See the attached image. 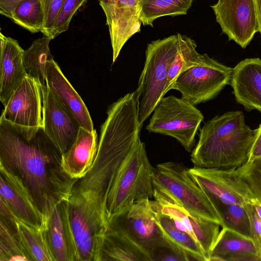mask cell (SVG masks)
<instances>
[{
  "mask_svg": "<svg viewBox=\"0 0 261 261\" xmlns=\"http://www.w3.org/2000/svg\"><path fill=\"white\" fill-rule=\"evenodd\" d=\"M189 173L217 203L242 206L256 196L240 173L239 168H206L194 166Z\"/></svg>",
  "mask_w": 261,
  "mask_h": 261,
  "instance_id": "12",
  "label": "cell"
},
{
  "mask_svg": "<svg viewBox=\"0 0 261 261\" xmlns=\"http://www.w3.org/2000/svg\"><path fill=\"white\" fill-rule=\"evenodd\" d=\"M0 39V100L5 107L27 74L23 62L24 50L18 41L2 32Z\"/></svg>",
  "mask_w": 261,
  "mask_h": 261,
  "instance_id": "18",
  "label": "cell"
},
{
  "mask_svg": "<svg viewBox=\"0 0 261 261\" xmlns=\"http://www.w3.org/2000/svg\"><path fill=\"white\" fill-rule=\"evenodd\" d=\"M250 224V238L254 242L261 258V220L251 203L245 205Z\"/></svg>",
  "mask_w": 261,
  "mask_h": 261,
  "instance_id": "36",
  "label": "cell"
},
{
  "mask_svg": "<svg viewBox=\"0 0 261 261\" xmlns=\"http://www.w3.org/2000/svg\"><path fill=\"white\" fill-rule=\"evenodd\" d=\"M10 19L32 33H42L44 25L42 0H24L13 10Z\"/></svg>",
  "mask_w": 261,
  "mask_h": 261,
  "instance_id": "31",
  "label": "cell"
},
{
  "mask_svg": "<svg viewBox=\"0 0 261 261\" xmlns=\"http://www.w3.org/2000/svg\"><path fill=\"white\" fill-rule=\"evenodd\" d=\"M146 129L176 139L188 151H192L195 136L204 117L188 100L173 95L163 97L155 106Z\"/></svg>",
  "mask_w": 261,
  "mask_h": 261,
  "instance_id": "8",
  "label": "cell"
},
{
  "mask_svg": "<svg viewBox=\"0 0 261 261\" xmlns=\"http://www.w3.org/2000/svg\"><path fill=\"white\" fill-rule=\"evenodd\" d=\"M152 261L149 254L115 221L110 223L103 239L101 261Z\"/></svg>",
  "mask_w": 261,
  "mask_h": 261,
  "instance_id": "22",
  "label": "cell"
},
{
  "mask_svg": "<svg viewBox=\"0 0 261 261\" xmlns=\"http://www.w3.org/2000/svg\"><path fill=\"white\" fill-rule=\"evenodd\" d=\"M153 198H161L182 207L191 214L225 227L217 202L193 179L181 163H160L153 169Z\"/></svg>",
  "mask_w": 261,
  "mask_h": 261,
  "instance_id": "4",
  "label": "cell"
},
{
  "mask_svg": "<svg viewBox=\"0 0 261 261\" xmlns=\"http://www.w3.org/2000/svg\"><path fill=\"white\" fill-rule=\"evenodd\" d=\"M87 1L65 0L53 30L52 39L68 30L74 14Z\"/></svg>",
  "mask_w": 261,
  "mask_h": 261,
  "instance_id": "34",
  "label": "cell"
},
{
  "mask_svg": "<svg viewBox=\"0 0 261 261\" xmlns=\"http://www.w3.org/2000/svg\"><path fill=\"white\" fill-rule=\"evenodd\" d=\"M0 200L13 216L36 228H43L44 216L17 175L0 164Z\"/></svg>",
  "mask_w": 261,
  "mask_h": 261,
  "instance_id": "14",
  "label": "cell"
},
{
  "mask_svg": "<svg viewBox=\"0 0 261 261\" xmlns=\"http://www.w3.org/2000/svg\"><path fill=\"white\" fill-rule=\"evenodd\" d=\"M211 7L222 32L246 48L258 32L255 0H218Z\"/></svg>",
  "mask_w": 261,
  "mask_h": 261,
  "instance_id": "13",
  "label": "cell"
},
{
  "mask_svg": "<svg viewBox=\"0 0 261 261\" xmlns=\"http://www.w3.org/2000/svg\"><path fill=\"white\" fill-rule=\"evenodd\" d=\"M243 254L259 256L253 240L227 227L222 228L211 255L220 256L226 261L228 256Z\"/></svg>",
  "mask_w": 261,
  "mask_h": 261,
  "instance_id": "28",
  "label": "cell"
},
{
  "mask_svg": "<svg viewBox=\"0 0 261 261\" xmlns=\"http://www.w3.org/2000/svg\"><path fill=\"white\" fill-rule=\"evenodd\" d=\"M156 208V221L163 234L185 260L207 261L203 251L188 233L178 229L173 220Z\"/></svg>",
  "mask_w": 261,
  "mask_h": 261,
  "instance_id": "24",
  "label": "cell"
},
{
  "mask_svg": "<svg viewBox=\"0 0 261 261\" xmlns=\"http://www.w3.org/2000/svg\"><path fill=\"white\" fill-rule=\"evenodd\" d=\"M153 199L162 214L181 222L185 227V232L200 246L207 261H209L219 235L220 225L213 221L193 215L182 207L163 198Z\"/></svg>",
  "mask_w": 261,
  "mask_h": 261,
  "instance_id": "16",
  "label": "cell"
},
{
  "mask_svg": "<svg viewBox=\"0 0 261 261\" xmlns=\"http://www.w3.org/2000/svg\"><path fill=\"white\" fill-rule=\"evenodd\" d=\"M43 89L34 79L25 76L2 111L5 122L27 139L43 128Z\"/></svg>",
  "mask_w": 261,
  "mask_h": 261,
  "instance_id": "10",
  "label": "cell"
},
{
  "mask_svg": "<svg viewBox=\"0 0 261 261\" xmlns=\"http://www.w3.org/2000/svg\"><path fill=\"white\" fill-rule=\"evenodd\" d=\"M140 0H116L112 13L107 19L114 63L126 42L140 31Z\"/></svg>",
  "mask_w": 261,
  "mask_h": 261,
  "instance_id": "19",
  "label": "cell"
},
{
  "mask_svg": "<svg viewBox=\"0 0 261 261\" xmlns=\"http://www.w3.org/2000/svg\"><path fill=\"white\" fill-rule=\"evenodd\" d=\"M24 0H0V13L10 19L15 7Z\"/></svg>",
  "mask_w": 261,
  "mask_h": 261,
  "instance_id": "39",
  "label": "cell"
},
{
  "mask_svg": "<svg viewBox=\"0 0 261 261\" xmlns=\"http://www.w3.org/2000/svg\"><path fill=\"white\" fill-rule=\"evenodd\" d=\"M237 101L250 111L261 113V59L247 58L232 69L230 84Z\"/></svg>",
  "mask_w": 261,
  "mask_h": 261,
  "instance_id": "17",
  "label": "cell"
},
{
  "mask_svg": "<svg viewBox=\"0 0 261 261\" xmlns=\"http://www.w3.org/2000/svg\"><path fill=\"white\" fill-rule=\"evenodd\" d=\"M60 201L50 199L42 211L45 219L44 233L54 260L69 261Z\"/></svg>",
  "mask_w": 261,
  "mask_h": 261,
  "instance_id": "23",
  "label": "cell"
},
{
  "mask_svg": "<svg viewBox=\"0 0 261 261\" xmlns=\"http://www.w3.org/2000/svg\"><path fill=\"white\" fill-rule=\"evenodd\" d=\"M152 260H185L184 258L172 249L169 248H161L154 254Z\"/></svg>",
  "mask_w": 261,
  "mask_h": 261,
  "instance_id": "38",
  "label": "cell"
},
{
  "mask_svg": "<svg viewBox=\"0 0 261 261\" xmlns=\"http://www.w3.org/2000/svg\"><path fill=\"white\" fill-rule=\"evenodd\" d=\"M193 0H140V19L143 25L153 27L157 18L185 15Z\"/></svg>",
  "mask_w": 261,
  "mask_h": 261,
  "instance_id": "27",
  "label": "cell"
},
{
  "mask_svg": "<svg viewBox=\"0 0 261 261\" xmlns=\"http://www.w3.org/2000/svg\"><path fill=\"white\" fill-rule=\"evenodd\" d=\"M245 181L256 198L261 201V158L239 167Z\"/></svg>",
  "mask_w": 261,
  "mask_h": 261,
  "instance_id": "33",
  "label": "cell"
},
{
  "mask_svg": "<svg viewBox=\"0 0 261 261\" xmlns=\"http://www.w3.org/2000/svg\"><path fill=\"white\" fill-rule=\"evenodd\" d=\"M112 221L122 226L149 254L152 261L154 254L161 248H169L176 252L157 222L154 200L146 198L135 202Z\"/></svg>",
  "mask_w": 261,
  "mask_h": 261,
  "instance_id": "11",
  "label": "cell"
},
{
  "mask_svg": "<svg viewBox=\"0 0 261 261\" xmlns=\"http://www.w3.org/2000/svg\"><path fill=\"white\" fill-rule=\"evenodd\" d=\"M69 261H101L107 229L101 220L80 196L72 194L60 201Z\"/></svg>",
  "mask_w": 261,
  "mask_h": 261,
  "instance_id": "5",
  "label": "cell"
},
{
  "mask_svg": "<svg viewBox=\"0 0 261 261\" xmlns=\"http://www.w3.org/2000/svg\"><path fill=\"white\" fill-rule=\"evenodd\" d=\"M51 39L47 37L34 41L29 48L24 50L23 62L27 76L39 82L43 89L46 86V65L54 59L49 44Z\"/></svg>",
  "mask_w": 261,
  "mask_h": 261,
  "instance_id": "26",
  "label": "cell"
},
{
  "mask_svg": "<svg viewBox=\"0 0 261 261\" xmlns=\"http://www.w3.org/2000/svg\"><path fill=\"white\" fill-rule=\"evenodd\" d=\"M218 204L225 224V227L250 238V220L244 206L235 204Z\"/></svg>",
  "mask_w": 261,
  "mask_h": 261,
  "instance_id": "32",
  "label": "cell"
},
{
  "mask_svg": "<svg viewBox=\"0 0 261 261\" xmlns=\"http://www.w3.org/2000/svg\"><path fill=\"white\" fill-rule=\"evenodd\" d=\"M254 130V138L248 152V160L246 162H250L261 158V124Z\"/></svg>",
  "mask_w": 261,
  "mask_h": 261,
  "instance_id": "37",
  "label": "cell"
},
{
  "mask_svg": "<svg viewBox=\"0 0 261 261\" xmlns=\"http://www.w3.org/2000/svg\"><path fill=\"white\" fill-rule=\"evenodd\" d=\"M14 226L29 260L54 261L46 242L44 227L31 226L13 216Z\"/></svg>",
  "mask_w": 261,
  "mask_h": 261,
  "instance_id": "25",
  "label": "cell"
},
{
  "mask_svg": "<svg viewBox=\"0 0 261 261\" xmlns=\"http://www.w3.org/2000/svg\"><path fill=\"white\" fill-rule=\"evenodd\" d=\"M258 32L261 34V0H255Z\"/></svg>",
  "mask_w": 261,
  "mask_h": 261,
  "instance_id": "41",
  "label": "cell"
},
{
  "mask_svg": "<svg viewBox=\"0 0 261 261\" xmlns=\"http://www.w3.org/2000/svg\"><path fill=\"white\" fill-rule=\"evenodd\" d=\"M180 35L177 33L147 45L144 68L135 91L141 126L165 95L169 69L178 52Z\"/></svg>",
  "mask_w": 261,
  "mask_h": 261,
  "instance_id": "7",
  "label": "cell"
},
{
  "mask_svg": "<svg viewBox=\"0 0 261 261\" xmlns=\"http://www.w3.org/2000/svg\"><path fill=\"white\" fill-rule=\"evenodd\" d=\"M242 111H231L207 121L191 154L194 166L206 168L238 167L248 160L254 135Z\"/></svg>",
  "mask_w": 261,
  "mask_h": 261,
  "instance_id": "2",
  "label": "cell"
},
{
  "mask_svg": "<svg viewBox=\"0 0 261 261\" xmlns=\"http://www.w3.org/2000/svg\"><path fill=\"white\" fill-rule=\"evenodd\" d=\"M154 167L140 140L120 165L108 194L106 211L109 223L135 202L153 198Z\"/></svg>",
  "mask_w": 261,
  "mask_h": 261,
  "instance_id": "6",
  "label": "cell"
},
{
  "mask_svg": "<svg viewBox=\"0 0 261 261\" xmlns=\"http://www.w3.org/2000/svg\"><path fill=\"white\" fill-rule=\"evenodd\" d=\"M197 45L191 38L180 35V44L176 57L170 66L165 94L177 76L182 71L199 64L202 60L203 54L196 51Z\"/></svg>",
  "mask_w": 261,
  "mask_h": 261,
  "instance_id": "30",
  "label": "cell"
},
{
  "mask_svg": "<svg viewBox=\"0 0 261 261\" xmlns=\"http://www.w3.org/2000/svg\"><path fill=\"white\" fill-rule=\"evenodd\" d=\"M61 155L43 128L27 139L0 122V164L22 180L42 212L51 199H69L78 181L62 169Z\"/></svg>",
  "mask_w": 261,
  "mask_h": 261,
  "instance_id": "1",
  "label": "cell"
},
{
  "mask_svg": "<svg viewBox=\"0 0 261 261\" xmlns=\"http://www.w3.org/2000/svg\"><path fill=\"white\" fill-rule=\"evenodd\" d=\"M133 138L119 132L100 135L98 148L88 173L74 184L72 193L81 197L109 228L106 205L117 170L137 144Z\"/></svg>",
  "mask_w": 261,
  "mask_h": 261,
  "instance_id": "3",
  "label": "cell"
},
{
  "mask_svg": "<svg viewBox=\"0 0 261 261\" xmlns=\"http://www.w3.org/2000/svg\"><path fill=\"white\" fill-rule=\"evenodd\" d=\"M80 127L71 113L46 85L43 89V129L61 154L72 144Z\"/></svg>",
  "mask_w": 261,
  "mask_h": 261,
  "instance_id": "15",
  "label": "cell"
},
{
  "mask_svg": "<svg viewBox=\"0 0 261 261\" xmlns=\"http://www.w3.org/2000/svg\"><path fill=\"white\" fill-rule=\"evenodd\" d=\"M251 204L261 220V201L256 197L252 200Z\"/></svg>",
  "mask_w": 261,
  "mask_h": 261,
  "instance_id": "42",
  "label": "cell"
},
{
  "mask_svg": "<svg viewBox=\"0 0 261 261\" xmlns=\"http://www.w3.org/2000/svg\"><path fill=\"white\" fill-rule=\"evenodd\" d=\"M233 68L203 54L201 62L181 72L168 89L178 90L181 97L195 106L216 97L230 84Z\"/></svg>",
  "mask_w": 261,
  "mask_h": 261,
  "instance_id": "9",
  "label": "cell"
},
{
  "mask_svg": "<svg viewBox=\"0 0 261 261\" xmlns=\"http://www.w3.org/2000/svg\"><path fill=\"white\" fill-rule=\"evenodd\" d=\"M106 17L110 16L113 10L116 0H99Z\"/></svg>",
  "mask_w": 261,
  "mask_h": 261,
  "instance_id": "40",
  "label": "cell"
},
{
  "mask_svg": "<svg viewBox=\"0 0 261 261\" xmlns=\"http://www.w3.org/2000/svg\"><path fill=\"white\" fill-rule=\"evenodd\" d=\"M29 260L17 234L13 216L1 215L0 261Z\"/></svg>",
  "mask_w": 261,
  "mask_h": 261,
  "instance_id": "29",
  "label": "cell"
},
{
  "mask_svg": "<svg viewBox=\"0 0 261 261\" xmlns=\"http://www.w3.org/2000/svg\"><path fill=\"white\" fill-rule=\"evenodd\" d=\"M65 0H42L44 25L42 33L52 40L54 27Z\"/></svg>",
  "mask_w": 261,
  "mask_h": 261,
  "instance_id": "35",
  "label": "cell"
},
{
  "mask_svg": "<svg viewBox=\"0 0 261 261\" xmlns=\"http://www.w3.org/2000/svg\"><path fill=\"white\" fill-rule=\"evenodd\" d=\"M98 137L95 129L89 131L80 126L75 140L61 155V166L71 178L79 180L90 170L96 155Z\"/></svg>",
  "mask_w": 261,
  "mask_h": 261,
  "instance_id": "21",
  "label": "cell"
},
{
  "mask_svg": "<svg viewBox=\"0 0 261 261\" xmlns=\"http://www.w3.org/2000/svg\"><path fill=\"white\" fill-rule=\"evenodd\" d=\"M46 81L47 86L80 126L90 132L94 130L93 123L86 105L54 59L47 63Z\"/></svg>",
  "mask_w": 261,
  "mask_h": 261,
  "instance_id": "20",
  "label": "cell"
}]
</instances>
